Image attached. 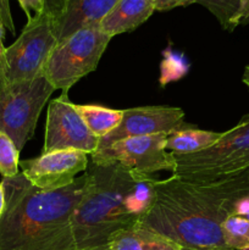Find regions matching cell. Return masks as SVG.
<instances>
[{"mask_svg": "<svg viewBox=\"0 0 249 250\" xmlns=\"http://www.w3.org/2000/svg\"><path fill=\"white\" fill-rule=\"evenodd\" d=\"M249 195V170L214 182H190L176 176L156 180L154 204L142 225L198 250L229 249L222 224L239 199Z\"/></svg>", "mask_w": 249, "mask_h": 250, "instance_id": "cell-1", "label": "cell"}, {"mask_svg": "<svg viewBox=\"0 0 249 250\" xmlns=\"http://www.w3.org/2000/svg\"><path fill=\"white\" fill-rule=\"evenodd\" d=\"M1 183L0 250H77L72 220L87 187L85 173L56 190L34 187L22 173Z\"/></svg>", "mask_w": 249, "mask_h": 250, "instance_id": "cell-2", "label": "cell"}, {"mask_svg": "<svg viewBox=\"0 0 249 250\" xmlns=\"http://www.w3.org/2000/svg\"><path fill=\"white\" fill-rule=\"evenodd\" d=\"M87 187L72 220L77 250L106 248L119 232L142 224L155 199L158 178L124 166H88Z\"/></svg>", "mask_w": 249, "mask_h": 250, "instance_id": "cell-3", "label": "cell"}, {"mask_svg": "<svg viewBox=\"0 0 249 250\" xmlns=\"http://www.w3.org/2000/svg\"><path fill=\"white\" fill-rule=\"evenodd\" d=\"M173 154V153H172ZM175 155L172 175L190 182H214L249 170V115L209 148L187 155Z\"/></svg>", "mask_w": 249, "mask_h": 250, "instance_id": "cell-4", "label": "cell"}, {"mask_svg": "<svg viewBox=\"0 0 249 250\" xmlns=\"http://www.w3.org/2000/svg\"><path fill=\"white\" fill-rule=\"evenodd\" d=\"M110 39L99 26L78 29L58 42L46 61L44 76L54 89L66 94L81 78L97 68Z\"/></svg>", "mask_w": 249, "mask_h": 250, "instance_id": "cell-5", "label": "cell"}, {"mask_svg": "<svg viewBox=\"0 0 249 250\" xmlns=\"http://www.w3.org/2000/svg\"><path fill=\"white\" fill-rule=\"evenodd\" d=\"M58 44L53 17L34 15L0 59V84L33 80L44 75L49 55Z\"/></svg>", "mask_w": 249, "mask_h": 250, "instance_id": "cell-6", "label": "cell"}, {"mask_svg": "<svg viewBox=\"0 0 249 250\" xmlns=\"http://www.w3.org/2000/svg\"><path fill=\"white\" fill-rule=\"evenodd\" d=\"M54 90L44 75L0 84V132L7 134L20 151L33 137L42 110Z\"/></svg>", "mask_w": 249, "mask_h": 250, "instance_id": "cell-7", "label": "cell"}, {"mask_svg": "<svg viewBox=\"0 0 249 250\" xmlns=\"http://www.w3.org/2000/svg\"><path fill=\"white\" fill-rule=\"evenodd\" d=\"M166 134L122 139L92 154L95 165H116L133 168L146 175L176 170L175 155L165 149Z\"/></svg>", "mask_w": 249, "mask_h": 250, "instance_id": "cell-8", "label": "cell"}, {"mask_svg": "<svg viewBox=\"0 0 249 250\" xmlns=\"http://www.w3.org/2000/svg\"><path fill=\"white\" fill-rule=\"evenodd\" d=\"M100 139L85 126L75 104L62 94L51 100L45 121L43 153L56 150H80L92 155L99 148Z\"/></svg>", "mask_w": 249, "mask_h": 250, "instance_id": "cell-9", "label": "cell"}, {"mask_svg": "<svg viewBox=\"0 0 249 250\" xmlns=\"http://www.w3.org/2000/svg\"><path fill=\"white\" fill-rule=\"evenodd\" d=\"M22 175L34 187L56 190L72 185L78 173L88 168V154L80 150L42 153L38 158L20 161Z\"/></svg>", "mask_w": 249, "mask_h": 250, "instance_id": "cell-10", "label": "cell"}, {"mask_svg": "<svg viewBox=\"0 0 249 250\" xmlns=\"http://www.w3.org/2000/svg\"><path fill=\"white\" fill-rule=\"evenodd\" d=\"M185 111L172 106H139L124 110L119 126L100 139L99 148L134 137L168 134L183 126ZM98 148V149H99Z\"/></svg>", "mask_w": 249, "mask_h": 250, "instance_id": "cell-11", "label": "cell"}, {"mask_svg": "<svg viewBox=\"0 0 249 250\" xmlns=\"http://www.w3.org/2000/svg\"><path fill=\"white\" fill-rule=\"evenodd\" d=\"M119 0H61L60 11L54 21L58 42L85 27L99 26L105 15Z\"/></svg>", "mask_w": 249, "mask_h": 250, "instance_id": "cell-12", "label": "cell"}, {"mask_svg": "<svg viewBox=\"0 0 249 250\" xmlns=\"http://www.w3.org/2000/svg\"><path fill=\"white\" fill-rule=\"evenodd\" d=\"M155 11L151 0H119L100 21L99 28L112 38L143 24Z\"/></svg>", "mask_w": 249, "mask_h": 250, "instance_id": "cell-13", "label": "cell"}, {"mask_svg": "<svg viewBox=\"0 0 249 250\" xmlns=\"http://www.w3.org/2000/svg\"><path fill=\"white\" fill-rule=\"evenodd\" d=\"M109 250H182L167 237L139 224L115 234L107 244Z\"/></svg>", "mask_w": 249, "mask_h": 250, "instance_id": "cell-14", "label": "cell"}, {"mask_svg": "<svg viewBox=\"0 0 249 250\" xmlns=\"http://www.w3.org/2000/svg\"><path fill=\"white\" fill-rule=\"evenodd\" d=\"M222 137V132L198 129L194 127H180L166 134L165 149L176 155H187L209 148Z\"/></svg>", "mask_w": 249, "mask_h": 250, "instance_id": "cell-15", "label": "cell"}, {"mask_svg": "<svg viewBox=\"0 0 249 250\" xmlns=\"http://www.w3.org/2000/svg\"><path fill=\"white\" fill-rule=\"evenodd\" d=\"M75 109L88 129L99 139L111 133L124 116V110L109 109L100 105H75Z\"/></svg>", "mask_w": 249, "mask_h": 250, "instance_id": "cell-16", "label": "cell"}, {"mask_svg": "<svg viewBox=\"0 0 249 250\" xmlns=\"http://www.w3.org/2000/svg\"><path fill=\"white\" fill-rule=\"evenodd\" d=\"M197 4L207 7L226 31L232 32L239 24L242 0H197Z\"/></svg>", "mask_w": 249, "mask_h": 250, "instance_id": "cell-17", "label": "cell"}, {"mask_svg": "<svg viewBox=\"0 0 249 250\" xmlns=\"http://www.w3.org/2000/svg\"><path fill=\"white\" fill-rule=\"evenodd\" d=\"M222 236L227 248L249 250V220L238 215H231L222 224Z\"/></svg>", "mask_w": 249, "mask_h": 250, "instance_id": "cell-18", "label": "cell"}, {"mask_svg": "<svg viewBox=\"0 0 249 250\" xmlns=\"http://www.w3.org/2000/svg\"><path fill=\"white\" fill-rule=\"evenodd\" d=\"M163 56L160 63V84L164 87L172 81L182 78L187 73L189 65L185 56L178 55L170 48L164 51Z\"/></svg>", "mask_w": 249, "mask_h": 250, "instance_id": "cell-19", "label": "cell"}, {"mask_svg": "<svg viewBox=\"0 0 249 250\" xmlns=\"http://www.w3.org/2000/svg\"><path fill=\"white\" fill-rule=\"evenodd\" d=\"M20 150L12 139L0 132V173L2 178H11L19 175Z\"/></svg>", "mask_w": 249, "mask_h": 250, "instance_id": "cell-20", "label": "cell"}, {"mask_svg": "<svg viewBox=\"0 0 249 250\" xmlns=\"http://www.w3.org/2000/svg\"><path fill=\"white\" fill-rule=\"evenodd\" d=\"M21 6V9L23 10L24 14H26L27 20H31L32 17V11L34 12V15L42 14L46 10V2L48 0H17Z\"/></svg>", "mask_w": 249, "mask_h": 250, "instance_id": "cell-21", "label": "cell"}, {"mask_svg": "<svg viewBox=\"0 0 249 250\" xmlns=\"http://www.w3.org/2000/svg\"><path fill=\"white\" fill-rule=\"evenodd\" d=\"M155 6V11H167L180 6H188L190 4H197V0H151Z\"/></svg>", "mask_w": 249, "mask_h": 250, "instance_id": "cell-22", "label": "cell"}, {"mask_svg": "<svg viewBox=\"0 0 249 250\" xmlns=\"http://www.w3.org/2000/svg\"><path fill=\"white\" fill-rule=\"evenodd\" d=\"M0 22L4 24L5 28H7L12 34H15V24L14 20H12L11 10H10L9 0H0Z\"/></svg>", "mask_w": 249, "mask_h": 250, "instance_id": "cell-23", "label": "cell"}, {"mask_svg": "<svg viewBox=\"0 0 249 250\" xmlns=\"http://www.w3.org/2000/svg\"><path fill=\"white\" fill-rule=\"evenodd\" d=\"M249 21V0H242L241 10H239V24Z\"/></svg>", "mask_w": 249, "mask_h": 250, "instance_id": "cell-24", "label": "cell"}, {"mask_svg": "<svg viewBox=\"0 0 249 250\" xmlns=\"http://www.w3.org/2000/svg\"><path fill=\"white\" fill-rule=\"evenodd\" d=\"M5 207V193H4V186L0 182V217H1L2 211H4Z\"/></svg>", "mask_w": 249, "mask_h": 250, "instance_id": "cell-25", "label": "cell"}, {"mask_svg": "<svg viewBox=\"0 0 249 250\" xmlns=\"http://www.w3.org/2000/svg\"><path fill=\"white\" fill-rule=\"evenodd\" d=\"M242 81H243L244 84L249 88V66H247L246 70H244L243 77H242Z\"/></svg>", "mask_w": 249, "mask_h": 250, "instance_id": "cell-26", "label": "cell"}, {"mask_svg": "<svg viewBox=\"0 0 249 250\" xmlns=\"http://www.w3.org/2000/svg\"><path fill=\"white\" fill-rule=\"evenodd\" d=\"M5 27H4V24L1 23V22H0V43H2V42H4V38H5Z\"/></svg>", "mask_w": 249, "mask_h": 250, "instance_id": "cell-27", "label": "cell"}, {"mask_svg": "<svg viewBox=\"0 0 249 250\" xmlns=\"http://www.w3.org/2000/svg\"><path fill=\"white\" fill-rule=\"evenodd\" d=\"M4 53H5V46H4V44L0 43V59L2 58V55H4Z\"/></svg>", "mask_w": 249, "mask_h": 250, "instance_id": "cell-28", "label": "cell"}, {"mask_svg": "<svg viewBox=\"0 0 249 250\" xmlns=\"http://www.w3.org/2000/svg\"><path fill=\"white\" fill-rule=\"evenodd\" d=\"M182 250H198V249H189V248H182ZM220 250H233V249H220Z\"/></svg>", "mask_w": 249, "mask_h": 250, "instance_id": "cell-29", "label": "cell"}, {"mask_svg": "<svg viewBox=\"0 0 249 250\" xmlns=\"http://www.w3.org/2000/svg\"><path fill=\"white\" fill-rule=\"evenodd\" d=\"M94 250H109V249H107V247H106V248H102V249H94Z\"/></svg>", "mask_w": 249, "mask_h": 250, "instance_id": "cell-30", "label": "cell"}]
</instances>
